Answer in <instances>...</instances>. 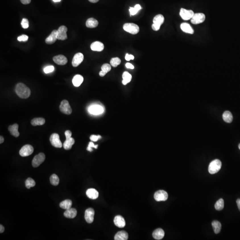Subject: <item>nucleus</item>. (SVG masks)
Wrapping results in <instances>:
<instances>
[{
	"label": "nucleus",
	"instance_id": "nucleus-1",
	"mask_svg": "<svg viewBox=\"0 0 240 240\" xmlns=\"http://www.w3.org/2000/svg\"><path fill=\"white\" fill-rule=\"evenodd\" d=\"M15 92L19 97L22 99H26L30 97L31 91L30 88L24 84L19 83L16 86Z\"/></svg>",
	"mask_w": 240,
	"mask_h": 240
},
{
	"label": "nucleus",
	"instance_id": "nucleus-2",
	"mask_svg": "<svg viewBox=\"0 0 240 240\" xmlns=\"http://www.w3.org/2000/svg\"><path fill=\"white\" fill-rule=\"evenodd\" d=\"M222 162L218 159L214 160L211 162L209 166V173L210 174H214L218 173L222 167Z\"/></svg>",
	"mask_w": 240,
	"mask_h": 240
},
{
	"label": "nucleus",
	"instance_id": "nucleus-3",
	"mask_svg": "<svg viewBox=\"0 0 240 240\" xmlns=\"http://www.w3.org/2000/svg\"><path fill=\"white\" fill-rule=\"evenodd\" d=\"M123 29L132 34H136L139 33L140 30L139 27L137 24L130 23L125 24L123 26Z\"/></svg>",
	"mask_w": 240,
	"mask_h": 240
},
{
	"label": "nucleus",
	"instance_id": "nucleus-4",
	"mask_svg": "<svg viewBox=\"0 0 240 240\" xmlns=\"http://www.w3.org/2000/svg\"><path fill=\"white\" fill-rule=\"evenodd\" d=\"M165 18L162 15H158L154 17L153 24L152 28L154 30L158 31L160 29L161 25L164 23Z\"/></svg>",
	"mask_w": 240,
	"mask_h": 240
},
{
	"label": "nucleus",
	"instance_id": "nucleus-5",
	"mask_svg": "<svg viewBox=\"0 0 240 240\" xmlns=\"http://www.w3.org/2000/svg\"><path fill=\"white\" fill-rule=\"evenodd\" d=\"M59 109L61 113L67 115L71 114L72 112V109L70 107L68 101L66 100H63L61 102Z\"/></svg>",
	"mask_w": 240,
	"mask_h": 240
},
{
	"label": "nucleus",
	"instance_id": "nucleus-6",
	"mask_svg": "<svg viewBox=\"0 0 240 240\" xmlns=\"http://www.w3.org/2000/svg\"><path fill=\"white\" fill-rule=\"evenodd\" d=\"M34 151V148L30 144H26L20 149L19 154L22 157H27L33 154Z\"/></svg>",
	"mask_w": 240,
	"mask_h": 240
},
{
	"label": "nucleus",
	"instance_id": "nucleus-7",
	"mask_svg": "<svg viewBox=\"0 0 240 240\" xmlns=\"http://www.w3.org/2000/svg\"><path fill=\"white\" fill-rule=\"evenodd\" d=\"M50 142L53 146L58 148L62 147V143L60 140V136L57 133H53L50 137Z\"/></svg>",
	"mask_w": 240,
	"mask_h": 240
},
{
	"label": "nucleus",
	"instance_id": "nucleus-8",
	"mask_svg": "<svg viewBox=\"0 0 240 240\" xmlns=\"http://www.w3.org/2000/svg\"><path fill=\"white\" fill-rule=\"evenodd\" d=\"M45 156L44 154L40 153L34 157L32 161V165L33 167L36 168L38 167L41 164L45 161Z\"/></svg>",
	"mask_w": 240,
	"mask_h": 240
},
{
	"label": "nucleus",
	"instance_id": "nucleus-9",
	"mask_svg": "<svg viewBox=\"0 0 240 240\" xmlns=\"http://www.w3.org/2000/svg\"><path fill=\"white\" fill-rule=\"evenodd\" d=\"M154 198L157 202L165 201L168 199V193L164 190H159L154 193Z\"/></svg>",
	"mask_w": 240,
	"mask_h": 240
},
{
	"label": "nucleus",
	"instance_id": "nucleus-10",
	"mask_svg": "<svg viewBox=\"0 0 240 240\" xmlns=\"http://www.w3.org/2000/svg\"><path fill=\"white\" fill-rule=\"evenodd\" d=\"M194 15L195 13L191 10H186L183 8H181L180 10V16L184 20H187L191 19Z\"/></svg>",
	"mask_w": 240,
	"mask_h": 240
},
{
	"label": "nucleus",
	"instance_id": "nucleus-11",
	"mask_svg": "<svg viewBox=\"0 0 240 240\" xmlns=\"http://www.w3.org/2000/svg\"><path fill=\"white\" fill-rule=\"evenodd\" d=\"M205 19L206 16L204 13H195V15L191 19V22L193 24H199L203 22L205 20Z\"/></svg>",
	"mask_w": 240,
	"mask_h": 240
},
{
	"label": "nucleus",
	"instance_id": "nucleus-12",
	"mask_svg": "<svg viewBox=\"0 0 240 240\" xmlns=\"http://www.w3.org/2000/svg\"><path fill=\"white\" fill-rule=\"evenodd\" d=\"M68 29L65 26H60L57 30V39L60 40H65L67 39V32Z\"/></svg>",
	"mask_w": 240,
	"mask_h": 240
},
{
	"label": "nucleus",
	"instance_id": "nucleus-13",
	"mask_svg": "<svg viewBox=\"0 0 240 240\" xmlns=\"http://www.w3.org/2000/svg\"><path fill=\"white\" fill-rule=\"evenodd\" d=\"M89 112L93 115H99L104 112V109L102 106L98 105H91L89 107Z\"/></svg>",
	"mask_w": 240,
	"mask_h": 240
},
{
	"label": "nucleus",
	"instance_id": "nucleus-14",
	"mask_svg": "<svg viewBox=\"0 0 240 240\" xmlns=\"http://www.w3.org/2000/svg\"><path fill=\"white\" fill-rule=\"evenodd\" d=\"M94 214V210L92 208H89L86 210L84 214V218L88 223L90 224L93 222Z\"/></svg>",
	"mask_w": 240,
	"mask_h": 240
},
{
	"label": "nucleus",
	"instance_id": "nucleus-15",
	"mask_svg": "<svg viewBox=\"0 0 240 240\" xmlns=\"http://www.w3.org/2000/svg\"><path fill=\"white\" fill-rule=\"evenodd\" d=\"M83 60V54L80 53H77L73 57L72 64L73 67H76L82 63Z\"/></svg>",
	"mask_w": 240,
	"mask_h": 240
},
{
	"label": "nucleus",
	"instance_id": "nucleus-16",
	"mask_svg": "<svg viewBox=\"0 0 240 240\" xmlns=\"http://www.w3.org/2000/svg\"><path fill=\"white\" fill-rule=\"evenodd\" d=\"M53 61L56 64L60 65H65L68 62V60L65 56L59 55L53 57Z\"/></svg>",
	"mask_w": 240,
	"mask_h": 240
},
{
	"label": "nucleus",
	"instance_id": "nucleus-17",
	"mask_svg": "<svg viewBox=\"0 0 240 240\" xmlns=\"http://www.w3.org/2000/svg\"><path fill=\"white\" fill-rule=\"evenodd\" d=\"M57 30H54L52 31L49 37L45 39V43L47 44H53L57 39Z\"/></svg>",
	"mask_w": 240,
	"mask_h": 240
},
{
	"label": "nucleus",
	"instance_id": "nucleus-18",
	"mask_svg": "<svg viewBox=\"0 0 240 240\" xmlns=\"http://www.w3.org/2000/svg\"><path fill=\"white\" fill-rule=\"evenodd\" d=\"M90 48L93 51L101 52L104 49V45L101 42L97 41L94 42L91 45Z\"/></svg>",
	"mask_w": 240,
	"mask_h": 240
},
{
	"label": "nucleus",
	"instance_id": "nucleus-19",
	"mask_svg": "<svg viewBox=\"0 0 240 240\" xmlns=\"http://www.w3.org/2000/svg\"><path fill=\"white\" fill-rule=\"evenodd\" d=\"M114 223L115 225L119 228H123L125 225V222L124 218L122 216H116L114 218Z\"/></svg>",
	"mask_w": 240,
	"mask_h": 240
},
{
	"label": "nucleus",
	"instance_id": "nucleus-20",
	"mask_svg": "<svg viewBox=\"0 0 240 240\" xmlns=\"http://www.w3.org/2000/svg\"><path fill=\"white\" fill-rule=\"evenodd\" d=\"M77 215V211L74 208H70L66 210L64 212V215L65 217L68 218H74L76 217Z\"/></svg>",
	"mask_w": 240,
	"mask_h": 240
},
{
	"label": "nucleus",
	"instance_id": "nucleus-21",
	"mask_svg": "<svg viewBox=\"0 0 240 240\" xmlns=\"http://www.w3.org/2000/svg\"><path fill=\"white\" fill-rule=\"evenodd\" d=\"M86 195L89 198L96 199L98 197L99 193L98 191L94 189H89L87 190Z\"/></svg>",
	"mask_w": 240,
	"mask_h": 240
},
{
	"label": "nucleus",
	"instance_id": "nucleus-22",
	"mask_svg": "<svg viewBox=\"0 0 240 240\" xmlns=\"http://www.w3.org/2000/svg\"><path fill=\"white\" fill-rule=\"evenodd\" d=\"M165 236V232L162 229H157L154 230L153 233V237L156 240H161Z\"/></svg>",
	"mask_w": 240,
	"mask_h": 240
},
{
	"label": "nucleus",
	"instance_id": "nucleus-23",
	"mask_svg": "<svg viewBox=\"0 0 240 240\" xmlns=\"http://www.w3.org/2000/svg\"><path fill=\"white\" fill-rule=\"evenodd\" d=\"M75 143V139L73 137H67L66 138V140L63 144V147L65 150H70Z\"/></svg>",
	"mask_w": 240,
	"mask_h": 240
},
{
	"label": "nucleus",
	"instance_id": "nucleus-24",
	"mask_svg": "<svg viewBox=\"0 0 240 240\" xmlns=\"http://www.w3.org/2000/svg\"><path fill=\"white\" fill-rule=\"evenodd\" d=\"M18 125L17 124H15L13 125H10L9 127L8 130L11 135L15 137H18L19 136L20 133L18 131Z\"/></svg>",
	"mask_w": 240,
	"mask_h": 240
},
{
	"label": "nucleus",
	"instance_id": "nucleus-25",
	"mask_svg": "<svg viewBox=\"0 0 240 240\" xmlns=\"http://www.w3.org/2000/svg\"><path fill=\"white\" fill-rule=\"evenodd\" d=\"M181 29L182 30V31L185 33L187 34H193L194 33V30L192 27L190 26V24L187 23H183L181 24Z\"/></svg>",
	"mask_w": 240,
	"mask_h": 240
},
{
	"label": "nucleus",
	"instance_id": "nucleus-26",
	"mask_svg": "<svg viewBox=\"0 0 240 240\" xmlns=\"http://www.w3.org/2000/svg\"><path fill=\"white\" fill-rule=\"evenodd\" d=\"M128 239V234L125 231H119L114 237L115 240H127Z\"/></svg>",
	"mask_w": 240,
	"mask_h": 240
},
{
	"label": "nucleus",
	"instance_id": "nucleus-27",
	"mask_svg": "<svg viewBox=\"0 0 240 240\" xmlns=\"http://www.w3.org/2000/svg\"><path fill=\"white\" fill-rule=\"evenodd\" d=\"M83 77L80 75H76L73 77L72 82L74 86L75 87H79L82 84L83 82Z\"/></svg>",
	"mask_w": 240,
	"mask_h": 240
},
{
	"label": "nucleus",
	"instance_id": "nucleus-28",
	"mask_svg": "<svg viewBox=\"0 0 240 240\" xmlns=\"http://www.w3.org/2000/svg\"><path fill=\"white\" fill-rule=\"evenodd\" d=\"M98 22L94 18H90L86 20V26L89 28H94L98 26Z\"/></svg>",
	"mask_w": 240,
	"mask_h": 240
},
{
	"label": "nucleus",
	"instance_id": "nucleus-29",
	"mask_svg": "<svg viewBox=\"0 0 240 240\" xmlns=\"http://www.w3.org/2000/svg\"><path fill=\"white\" fill-rule=\"evenodd\" d=\"M223 120L225 122L230 123L232 122L233 119V116L231 112L229 111H226L223 113L222 115Z\"/></svg>",
	"mask_w": 240,
	"mask_h": 240
},
{
	"label": "nucleus",
	"instance_id": "nucleus-30",
	"mask_svg": "<svg viewBox=\"0 0 240 240\" xmlns=\"http://www.w3.org/2000/svg\"><path fill=\"white\" fill-rule=\"evenodd\" d=\"M72 202L70 200H65L60 204V207L64 210H68L71 208Z\"/></svg>",
	"mask_w": 240,
	"mask_h": 240
},
{
	"label": "nucleus",
	"instance_id": "nucleus-31",
	"mask_svg": "<svg viewBox=\"0 0 240 240\" xmlns=\"http://www.w3.org/2000/svg\"><path fill=\"white\" fill-rule=\"evenodd\" d=\"M123 80L122 83L124 85H126L127 84L130 82L132 79V75L128 72H125L122 75Z\"/></svg>",
	"mask_w": 240,
	"mask_h": 240
},
{
	"label": "nucleus",
	"instance_id": "nucleus-32",
	"mask_svg": "<svg viewBox=\"0 0 240 240\" xmlns=\"http://www.w3.org/2000/svg\"><path fill=\"white\" fill-rule=\"evenodd\" d=\"M45 120L44 118H35L33 119L31 121V125L33 126H37V125H42L45 124Z\"/></svg>",
	"mask_w": 240,
	"mask_h": 240
},
{
	"label": "nucleus",
	"instance_id": "nucleus-33",
	"mask_svg": "<svg viewBox=\"0 0 240 240\" xmlns=\"http://www.w3.org/2000/svg\"><path fill=\"white\" fill-rule=\"evenodd\" d=\"M212 225L213 229H214V233L216 234H218V233H220V231H221V228H222V225H221L220 222L217 221H213L212 223Z\"/></svg>",
	"mask_w": 240,
	"mask_h": 240
},
{
	"label": "nucleus",
	"instance_id": "nucleus-34",
	"mask_svg": "<svg viewBox=\"0 0 240 240\" xmlns=\"http://www.w3.org/2000/svg\"><path fill=\"white\" fill-rule=\"evenodd\" d=\"M224 207V201L223 199H220L216 202L215 204V208L217 210L220 211L223 210Z\"/></svg>",
	"mask_w": 240,
	"mask_h": 240
},
{
	"label": "nucleus",
	"instance_id": "nucleus-35",
	"mask_svg": "<svg viewBox=\"0 0 240 240\" xmlns=\"http://www.w3.org/2000/svg\"><path fill=\"white\" fill-rule=\"evenodd\" d=\"M50 183L52 185L57 186L59 183V178L58 176L55 174L51 175L50 177Z\"/></svg>",
	"mask_w": 240,
	"mask_h": 240
},
{
	"label": "nucleus",
	"instance_id": "nucleus-36",
	"mask_svg": "<svg viewBox=\"0 0 240 240\" xmlns=\"http://www.w3.org/2000/svg\"><path fill=\"white\" fill-rule=\"evenodd\" d=\"M142 9L141 6L140 5H136L135 6V7H130L129 9L130 12V15L131 16L135 15H136L139 11Z\"/></svg>",
	"mask_w": 240,
	"mask_h": 240
},
{
	"label": "nucleus",
	"instance_id": "nucleus-37",
	"mask_svg": "<svg viewBox=\"0 0 240 240\" xmlns=\"http://www.w3.org/2000/svg\"><path fill=\"white\" fill-rule=\"evenodd\" d=\"M36 183L32 178L29 177L28 178L26 181V186L27 188L29 189L33 187L35 185Z\"/></svg>",
	"mask_w": 240,
	"mask_h": 240
},
{
	"label": "nucleus",
	"instance_id": "nucleus-38",
	"mask_svg": "<svg viewBox=\"0 0 240 240\" xmlns=\"http://www.w3.org/2000/svg\"><path fill=\"white\" fill-rule=\"evenodd\" d=\"M121 63V60L118 57H114L111 59L110 64L113 67H117Z\"/></svg>",
	"mask_w": 240,
	"mask_h": 240
},
{
	"label": "nucleus",
	"instance_id": "nucleus-39",
	"mask_svg": "<svg viewBox=\"0 0 240 240\" xmlns=\"http://www.w3.org/2000/svg\"><path fill=\"white\" fill-rule=\"evenodd\" d=\"M101 69H102V71H103L105 72V73H107L111 70V66L109 64H104V65H102Z\"/></svg>",
	"mask_w": 240,
	"mask_h": 240
},
{
	"label": "nucleus",
	"instance_id": "nucleus-40",
	"mask_svg": "<svg viewBox=\"0 0 240 240\" xmlns=\"http://www.w3.org/2000/svg\"><path fill=\"white\" fill-rule=\"evenodd\" d=\"M21 24H22V27L23 29H26L28 28L29 26V22L27 19H23L21 22Z\"/></svg>",
	"mask_w": 240,
	"mask_h": 240
},
{
	"label": "nucleus",
	"instance_id": "nucleus-41",
	"mask_svg": "<svg viewBox=\"0 0 240 240\" xmlns=\"http://www.w3.org/2000/svg\"><path fill=\"white\" fill-rule=\"evenodd\" d=\"M54 70V66L53 65H49L45 68L44 69V72L45 73H49L53 71Z\"/></svg>",
	"mask_w": 240,
	"mask_h": 240
},
{
	"label": "nucleus",
	"instance_id": "nucleus-42",
	"mask_svg": "<svg viewBox=\"0 0 240 240\" xmlns=\"http://www.w3.org/2000/svg\"><path fill=\"white\" fill-rule=\"evenodd\" d=\"M98 144H97V145H95L93 142H90L89 144V146H88V147L87 148V150L90 152H92L93 151L92 148H94L95 149H97L98 147Z\"/></svg>",
	"mask_w": 240,
	"mask_h": 240
},
{
	"label": "nucleus",
	"instance_id": "nucleus-43",
	"mask_svg": "<svg viewBox=\"0 0 240 240\" xmlns=\"http://www.w3.org/2000/svg\"><path fill=\"white\" fill-rule=\"evenodd\" d=\"M28 38H29L28 36H27L26 35L23 34L18 37L17 40L19 42H26V41H27Z\"/></svg>",
	"mask_w": 240,
	"mask_h": 240
},
{
	"label": "nucleus",
	"instance_id": "nucleus-44",
	"mask_svg": "<svg viewBox=\"0 0 240 240\" xmlns=\"http://www.w3.org/2000/svg\"><path fill=\"white\" fill-rule=\"evenodd\" d=\"M102 138V136L100 135H92L90 136V139L93 142H97L98 140Z\"/></svg>",
	"mask_w": 240,
	"mask_h": 240
},
{
	"label": "nucleus",
	"instance_id": "nucleus-45",
	"mask_svg": "<svg viewBox=\"0 0 240 240\" xmlns=\"http://www.w3.org/2000/svg\"><path fill=\"white\" fill-rule=\"evenodd\" d=\"M125 59L126 61H129L130 60H134L135 59V57L132 55H130L128 53H127L125 55Z\"/></svg>",
	"mask_w": 240,
	"mask_h": 240
},
{
	"label": "nucleus",
	"instance_id": "nucleus-46",
	"mask_svg": "<svg viewBox=\"0 0 240 240\" xmlns=\"http://www.w3.org/2000/svg\"><path fill=\"white\" fill-rule=\"evenodd\" d=\"M65 135L66 136V138L67 137H71L72 132L70 131V130H66L65 132Z\"/></svg>",
	"mask_w": 240,
	"mask_h": 240
},
{
	"label": "nucleus",
	"instance_id": "nucleus-47",
	"mask_svg": "<svg viewBox=\"0 0 240 240\" xmlns=\"http://www.w3.org/2000/svg\"><path fill=\"white\" fill-rule=\"evenodd\" d=\"M125 66H126V67L128 69H135V67L132 64H130L129 63H126V64H125Z\"/></svg>",
	"mask_w": 240,
	"mask_h": 240
},
{
	"label": "nucleus",
	"instance_id": "nucleus-48",
	"mask_svg": "<svg viewBox=\"0 0 240 240\" xmlns=\"http://www.w3.org/2000/svg\"><path fill=\"white\" fill-rule=\"evenodd\" d=\"M31 0H20V1L24 5L29 4L31 2Z\"/></svg>",
	"mask_w": 240,
	"mask_h": 240
},
{
	"label": "nucleus",
	"instance_id": "nucleus-49",
	"mask_svg": "<svg viewBox=\"0 0 240 240\" xmlns=\"http://www.w3.org/2000/svg\"><path fill=\"white\" fill-rule=\"evenodd\" d=\"M106 74H107V73H105V72L102 71V70L100 72V73H99V75H100L101 76H102H102H105Z\"/></svg>",
	"mask_w": 240,
	"mask_h": 240
},
{
	"label": "nucleus",
	"instance_id": "nucleus-50",
	"mask_svg": "<svg viewBox=\"0 0 240 240\" xmlns=\"http://www.w3.org/2000/svg\"><path fill=\"white\" fill-rule=\"evenodd\" d=\"M5 230V228L2 225H0V233H2Z\"/></svg>",
	"mask_w": 240,
	"mask_h": 240
},
{
	"label": "nucleus",
	"instance_id": "nucleus-51",
	"mask_svg": "<svg viewBox=\"0 0 240 240\" xmlns=\"http://www.w3.org/2000/svg\"><path fill=\"white\" fill-rule=\"evenodd\" d=\"M237 207L239 210L240 211V199H238L237 200Z\"/></svg>",
	"mask_w": 240,
	"mask_h": 240
},
{
	"label": "nucleus",
	"instance_id": "nucleus-52",
	"mask_svg": "<svg viewBox=\"0 0 240 240\" xmlns=\"http://www.w3.org/2000/svg\"><path fill=\"white\" fill-rule=\"evenodd\" d=\"M4 142V137L2 136H0V143H3Z\"/></svg>",
	"mask_w": 240,
	"mask_h": 240
},
{
	"label": "nucleus",
	"instance_id": "nucleus-53",
	"mask_svg": "<svg viewBox=\"0 0 240 240\" xmlns=\"http://www.w3.org/2000/svg\"><path fill=\"white\" fill-rule=\"evenodd\" d=\"M88 1L91 3H95L98 2L99 0H88Z\"/></svg>",
	"mask_w": 240,
	"mask_h": 240
},
{
	"label": "nucleus",
	"instance_id": "nucleus-54",
	"mask_svg": "<svg viewBox=\"0 0 240 240\" xmlns=\"http://www.w3.org/2000/svg\"><path fill=\"white\" fill-rule=\"evenodd\" d=\"M61 1V0H56V2H60Z\"/></svg>",
	"mask_w": 240,
	"mask_h": 240
},
{
	"label": "nucleus",
	"instance_id": "nucleus-55",
	"mask_svg": "<svg viewBox=\"0 0 240 240\" xmlns=\"http://www.w3.org/2000/svg\"><path fill=\"white\" fill-rule=\"evenodd\" d=\"M53 1L54 2H56V0H53Z\"/></svg>",
	"mask_w": 240,
	"mask_h": 240
},
{
	"label": "nucleus",
	"instance_id": "nucleus-56",
	"mask_svg": "<svg viewBox=\"0 0 240 240\" xmlns=\"http://www.w3.org/2000/svg\"><path fill=\"white\" fill-rule=\"evenodd\" d=\"M238 147H239V149H240V144H239V146H238Z\"/></svg>",
	"mask_w": 240,
	"mask_h": 240
}]
</instances>
